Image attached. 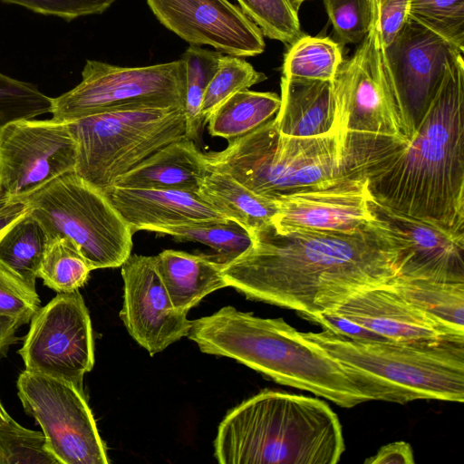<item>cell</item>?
Returning <instances> with one entry per match:
<instances>
[{
    "mask_svg": "<svg viewBox=\"0 0 464 464\" xmlns=\"http://www.w3.org/2000/svg\"><path fill=\"white\" fill-rule=\"evenodd\" d=\"M250 236L251 246L223 263L227 286L300 314L332 311L360 291L389 284L402 256L400 240L374 217L350 233H280L270 225Z\"/></svg>",
    "mask_w": 464,
    "mask_h": 464,
    "instance_id": "cell-1",
    "label": "cell"
},
{
    "mask_svg": "<svg viewBox=\"0 0 464 464\" xmlns=\"http://www.w3.org/2000/svg\"><path fill=\"white\" fill-rule=\"evenodd\" d=\"M345 170L365 179L379 204L464 238L463 54L449 64L411 140L356 136Z\"/></svg>",
    "mask_w": 464,
    "mask_h": 464,
    "instance_id": "cell-2",
    "label": "cell"
},
{
    "mask_svg": "<svg viewBox=\"0 0 464 464\" xmlns=\"http://www.w3.org/2000/svg\"><path fill=\"white\" fill-rule=\"evenodd\" d=\"M188 337L202 353L232 358L341 407L372 400L396 402L400 396L393 384L346 366L305 342L282 318H262L227 305L192 321Z\"/></svg>",
    "mask_w": 464,
    "mask_h": 464,
    "instance_id": "cell-3",
    "label": "cell"
},
{
    "mask_svg": "<svg viewBox=\"0 0 464 464\" xmlns=\"http://www.w3.org/2000/svg\"><path fill=\"white\" fill-rule=\"evenodd\" d=\"M214 449L221 464H335L345 445L325 401L264 390L227 412Z\"/></svg>",
    "mask_w": 464,
    "mask_h": 464,
    "instance_id": "cell-4",
    "label": "cell"
},
{
    "mask_svg": "<svg viewBox=\"0 0 464 464\" xmlns=\"http://www.w3.org/2000/svg\"><path fill=\"white\" fill-rule=\"evenodd\" d=\"M205 157L208 169L272 199L343 176L339 132L291 137L279 131L274 119Z\"/></svg>",
    "mask_w": 464,
    "mask_h": 464,
    "instance_id": "cell-5",
    "label": "cell"
},
{
    "mask_svg": "<svg viewBox=\"0 0 464 464\" xmlns=\"http://www.w3.org/2000/svg\"><path fill=\"white\" fill-rule=\"evenodd\" d=\"M298 334L339 362L389 382L416 400H464V339L358 341L326 330Z\"/></svg>",
    "mask_w": 464,
    "mask_h": 464,
    "instance_id": "cell-6",
    "label": "cell"
},
{
    "mask_svg": "<svg viewBox=\"0 0 464 464\" xmlns=\"http://www.w3.org/2000/svg\"><path fill=\"white\" fill-rule=\"evenodd\" d=\"M67 122L76 143L74 173L102 190L158 150L187 138L184 108L123 109Z\"/></svg>",
    "mask_w": 464,
    "mask_h": 464,
    "instance_id": "cell-7",
    "label": "cell"
},
{
    "mask_svg": "<svg viewBox=\"0 0 464 464\" xmlns=\"http://www.w3.org/2000/svg\"><path fill=\"white\" fill-rule=\"evenodd\" d=\"M23 200L49 241L71 238L92 270L119 267L130 255L134 232L104 191L74 172Z\"/></svg>",
    "mask_w": 464,
    "mask_h": 464,
    "instance_id": "cell-8",
    "label": "cell"
},
{
    "mask_svg": "<svg viewBox=\"0 0 464 464\" xmlns=\"http://www.w3.org/2000/svg\"><path fill=\"white\" fill-rule=\"evenodd\" d=\"M186 64L122 67L87 60L82 81L52 99L53 118L72 121L90 115L131 108H184Z\"/></svg>",
    "mask_w": 464,
    "mask_h": 464,
    "instance_id": "cell-9",
    "label": "cell"
},
{
    "mask_svg": "<svg viewBox=\"0 0 464 464\" xmlns=\"http://www.w3.org/2000/svg\"><path fill=\"white\" fill-rule=\"evenodd\" d=\"M332 88L337 132L411 140L384 47L373 23L353 55L341 63Z\"/></svg>",
    "mask_w": 464,
    "mask_h": 464,
    "instance_id": "cell-10",
    "label": "cell"
},
{
    "mask_svg": "<svg viewBox=\"0 0 464 464\" xmlns=\"http://www.w3.org/2000/svg\"><path fill=\"white\" fill-rule=\"evenodd\" d=\"M24 411L40 425L45 447L58 464H107L83 391L74 384L24 370L17 379Z\"/></svg>",
    "mask_w": 464,
    "mask_h": 464,
    "instance_id": "cell-11",
    "label": "cell"
},
{
    "mask_svg": "<svg viewBox=\"0 0 464 464\" xmlns=\"http://www.w3.org/2000/svg\"><path fill=\"white\" fill-rule=\"evenodd\" d=\"M25 370L69 382L82 390L94 364L89 311L80 292L58 293L40 307L18 351Z\"/></svg>",
    "mask_w": 464,
    "mask_h": 464,
    "instance_id": "cell-12",
    "label": "cell"
},
{
    "mask_svg": "<svg viewBox=\"0 0 464 464\" xmlns=\"http://www.w3.org/2000/svg\"><path fill=\"white\" fill-rule=\"evenodd\" d=\"M76 143L67 121L24 119L0 131V198L23 200L74 172Z\"/></svg>",
    "mask_w": 464,
    "mask_h": 464,
    "instance_id": "cell-13",
    "label": "cell"
},
{
    "mask_svg": "<svg viewBox=\"0 0 464 464\" xmlns=\"http://www.w3.org/2000/svg\"><path fill=\"white\" fill-rule=\"evenodd\" d=\"M384 53L411 140L440 87L449 64L463 53L409 18L394 41L384 48Z\"/></svg>",
    "mask_w": 464,
    "mask_h": 464,
    "instance_id": "cell-14",
    "label": "cell"
},
{
    "mask_svg": "<svg viewBox=\"0 0 464 464\" xmlns=\"http://www.w3.org/2000/svg\"><path fill=\"white\" fill-rule=\"evenodd\" d=\"M146 1L161 24L191 45H210L237 57L265 51L262 31L228 0Z\"/></svg>",
    "mask_w": 464,
    "mask_h": 464,
    "instance_id": "cell-15",
    "label": "cell"
},
{
    "mask_svg": "<svg viewBox=\"0 0 464 464\" xmlns=\"http://www.w3.org/2000/svg\"><path fill=\"white\" fill-rule=\"evenodd\" d=\"M121 266L124 286L120 317L130 336L151 356L188 336L192 321L188 312L173 306L155 256L130 255Z\"/></svg>",
    "mask_w": 464,
    "mask_h": 464,
    "instance_id": "cell-16",
    "label": "cell"
},
{
    "mask_svg": "<svg viewBox=\"0 0 464 464\" xmlns=\"http://www.w3.org/2000/svg\"><path fill=\"white\" fill-rule=\"evenodd\" d=\"M366 179L341 176L324 184L277 197L273 227L277 232L317 230L350 233L373 217Z\"/></svg>",
    "mask_w": 464,
    "mask_h": 464,
    "instance_id": "cell-17",
    "label": "cell"
},
{
    "mask_svg": "<svg viewBox=\"0 0 464 464\" xmlns=\"http://www.w3.org/2000/svg\"><path fill=\"white\" fill-rule=\"evenodd\" d=\"M372 217L402 245L398 277L464 283V238L368 199Z\"/></svg>",
    "mask_w": 464,
    "mask_h": 464,
    "instance_id": "cell-18",
    "label": "cell"
},
{
    "mask_svg": "<svg viewBox=\"0 0 464 464\" xmlns=\"http://www.w3.org/2000/svg\"><path fill=\"white\" fill-rule=\"evenodd\" d=\"M332 311L390 341L464 339V332L420 310L390 283L360 291Z\"/></svg>",
    "mask_w": 464,
    "mask_h": 464,
    "instance_id": "cell-19",
    "label": "cell"
},
{
    "mask_svg": "<svg viewBox=\"0 0 464 464\" xmlns=\"http://www.w3.org/2000/svg\"><path fill=\"white\" fill-rule=\"evenodd\" d=\"M103 191L134 233L227 219L194 192L115 185Z\"/></svg>",
    "mask_w": 464,
    "mask_h": 464,
    "instance_id": "cell-20",
    "label": "cell"
},
{
    "mask_svg": "<svg viewBox=\"0 0 464 464\" xmlns=\"http://www.w3.org/2000/svg\"><path fill=\"white\" fill-rule=\"evenodd\" d=\"M275 122L285 135L311 138L336 132L332 82L281 77Z\"/></svg>",
    "mask_w": 464,
    "mask_h": 464,
    "instance_id": "cell-21",
    "label": "cell"
},
{
    "mask_svg": "<svg viewBox=\"0 0 464 464\" xmlns=\"http://www.w3.org/2000/svg\"><path fill=\"white\" fill-rule=\"evenodd\" d=\"M208 170L205 154L194 140L185 138L158 150L119 177L113 185L198 193Z\"/></svg>",
    "mask_w": 464,
    "mask_h": 464,
    "instance_id": "cell-22",
    "label": "cell"
},
{
    "mask_svg": "<svg viewBox=\"0 0 464 464\" xmlns=\"http://www.w3.org/2000/svg\"><path fill=\"white\" fill-rule=\"evenodd\" d=\"M156 266L173 306L180 311L197 305L205 296L227 285L223 263L216 256L167 249L155 256Z\"/></svg>",
    "mask_w": 464,
    "mask_h": 464,
    "instance_id": "cell-23",
    "label": "cell"
},
{
    "mask_svg": "<svg viewBox=\"0 0 464 464\" xmlns=\"http://www.w3.org/2000/svg\"><path fill=\"white\" fill-rule=\"evenodd\" d=\"M198 194L226 218L245 227L250 235L272 225L277 213L276 199L257 195L229 174L213 169H208Z\"/></svg>",
    "mask_w": 464,
    "mask_h": 464,
    "instance_id": "cell-24",
    "label": "cell"
},
{
    "mask_svg": "<svg viewBox=\"0 0 464 464\" xmlns=\"http://www.w3.org/2000/svg\"><path fill=\"white\" fill-rule=\"evenodd\" d=\"M280 103V96L275 92H237L211 113L207 121L208 132L231 142L270 121Z\"/></svg>",
    "mask_w": 464,
    "mask_h": 464,
    "instance_id": "cell-25",
    "label": "cell"
},
{
    "mask_svg": "<svg viewBox=\"0 0 464 464\" xmlns=\"http://www.w3.org/2000/svg\"><path fill=\"white\" fill-rule=\"evenodd\" d=\"M49 239L30 209L0 237V265L33 289Z\"/></svg>",
    "mask_w": 464,
    "mask_h": 464,
    "instance_id": "cell-26",
    "label": "cell"
},
{
    "mask_svg": "<svg viewBox=\"0 0 464 464\" xmlns=\"http://www.w3.org/2000/svg\"><path fill=\"white\" fill-rule=\"evenodd\" d=\"M390 285L420 310L464 332V283L396 276Z\"/></svg>",
    "mask_w": 464,
    "mask_h": 464,
    "instance_id": "cell-27",
    "label": "cell"
},
{
    "mask_svg": "<svg viewBox=\"0 0 464 464\" xmlns=\"http://www.w3.org/2000/svg\"><path fill=\"white\" fill-rule=\"evenodd\" d=\"M343 60L339 43L329 37L303 34L285 53L282 76L332 82Z\"/></svg>",
    "mask_w": 464,
    "mask_h": 464,
    "instance_id": "cell-28",
    "label": "cell"
},
{
    "mask_svg": "<svg viewBox=\"0 0 464 464\" xmlns=\"http://www.w3.org/2000/svg\"><path fill=\"white\" fill-rule=\"evenodd\" d=\"M159 235H169L179 242H198L214 249L218 261L227 263L244 253L252 244L248 231L237 222L222 221L166 226L156 228Z\"/></svg>",
    "mask_w": 464,
    "mask_h": 464,
    "instance_id": "cell-29",
    "label": "cell"
},
{
    "mask_svg": "<svg viewBox=\"0 0 464 464\" xmlns=\"http://www.w3.org/2000/svg\"><path fill=\"white\" fill-rule=\"evenodd\" d=\"M92 270L78 246L61 237L49 241L38 277L57 293H72L85 285Z\"/></svg>",
    "mask_w": 464,
    "mask_h": 464,
    "instance_id": "cell-30",
    "label": "cell"
},
{
    "mask_svg": "<svg viewBox=\"0 0 464 464\" xmlns=\"http://www.w3.org/2000/svg\"><path fill=\"white\" fill-rule=\"evenodd\" d=\"M222 55L219 52L190 45L181 56L186 64V137L194 141L198 140L203 126L200 109L204 92L218 68Z\"/></svg>",
    "mask_w": 464,
    "mask_h": 464,
    "instance_id": "cell-31",
    "label": "cell"
},
{
    "mask_svg": "<svg viewBox=\"0 0 464 464\" xmlns=\"http://www.w3.org/2000/svg\"><path fill=\"white\" fill-rule=\"evenodd\" d=\"M266 79V76L242 57L222 55L218 68L208 82L202 100L200 117L207 124L211 113L237 92L246 90Z\"/></svg>",
    "mask_w": 464,
    "mask_h": 464,
    "instance_id": "cell-32",
    "label": "cell"
},
{
    "mask_svg": "<svg viewBox=\"0 0 464 464\" xmlns=\"http://www.w3.org/2000/svg\"><path fill=\"white\" fill-rule=\"evenodd\" d=\"M410 18L464 51V0H411Z\"/></svg>",
    "mask_w": 464,
    "mask_h": 464,
    "instance_id": "cell-33",
    "label": "cell"
},
{
    "mask_svg": "<svg viewBox=\"0 0 464 464\" xmlns=\"http://www.w3.org/2000/svg\"><path fill=\"white\" fill-rule=\"evenodd\" d=\"M240 9L262 31L264 36L291 44L304 34L290 0H237Z\"/></svg>",
    "mask_w": 464,
    "mask_h": 464,
    "instance_id": "cell-34",
    "label": "cell"
},
{
    "mask_svg": "<svg viewBox=\"0 0 464 464\" xmlns=\"http://www.w3.org/2000/svg\"><path fill=\"white\" fill-rule=\"evenodd\" d=\"M52 99L36 85L0 72V131L11 121L51 112Z\"/></svg>",
    "mask_w": 464,
    "mask_h": 464,
    "instance_id": "cell-35",
    "label": "cell"
},
{
    "mask_svg": "<svg viewBox=\"0 0 464 464\" xmlns=\"http://www.w3.org/2000/svg\"><path fill=\"white\" fill-rule=\"evenodd\" d=\"M0 464H58L45 447L43 432L12 418L0 425Z\"/></svg>",
    "mask_w": 464,
    "mask_h": 464,
    "instance_id": "cell-36",
    "label": "cell"
},
{
    "mask_svg": "<svg viewBox=\"0 0 464 464\" xmlns=\"http://www.w3.org/2000/svg\"><path fill=\"white\" fill-rule=\"evenodd\" d=\"M342 44H359L372 25V0H323Z\"/></svg>",
    "mask_w": 464,
    "mask_h": 464,
    "instance_id": "cell-37",
    "label": "cell"
},
{
    "mask_svg": "<svg viewBox=\"0 0 464 464\" xmlns=\"http://www.w3.org/2000/svg\"><path fill=\"white\" fill-rule=\"evenodd\" d=\"M40 308L36 289L0 265V316L28 324Z\"/></svg>",
    "mask_w": 464,
    "mask_h": 464,
    "instance_id": "cell-38",
    "label": "cell"
},
{
    "mask_svg": "<svg viewBox=\"0 0 464 464\" xmlns=\"http://www.w3.org/2000/svg\"><path fill=\"white\" fill-rule=\"evenodd\" d=\"M16 5L34 13L62 18L67 22L81 16L101 14L115 0H0Z\"/></svg>",
    "mask_w": 464,
    "mask_h": 464,
    "instance_id": "cell-39",
    "label": "cell"
},
{
    "mask_svg": "<svg viewBox=\"0 0 464 464\" xmlns=\"http://www.w3.org/2000/svg\"><path fill=\"white\" fill-rule=\"evenodd\" d=\"M411 0H372V23L384 48L389 46L410 18Z\"/></svg>",
    "mask_w": 464,
    "mask_h": 464,
    "instance_id": "cell-40",
    "label": "cell"
},
{
    "mask_svg": "<svg viewBox=\"0 0 464 464\" xmlns=\"http://www.w3.org/2000/svg\"><path fill=\"white\" fill-rule=\"evenodd\" d=\"M306 320L321 325L324 330L334 334L358 341H382V336L333 311L318 314H301Z\"/></svg>",
    "mask_w": 464,
    "mask_h": 464,
    "instance_id": "cell-41",
    "label": "cell"
},
{
    "mask_svg": "<svg viewBox=\"0 0 464 464\" xmlns=\"http://www.w3.org/2000/svg\"><path fill=\"white\" fill-rule=\"evenodd\" d=\"M414 462L411 445L402 440L382 446L375 455L364 460L367 464H412Z\"/></svg>",
    "mask_w": 464,
    "mask_h": 464,
    "instance_id": "cell-42",
    "label": "cell"
},
{
    "mask_svg": "<svg viewBox=\"0 0 464 464\" xmlns=\"http://www.w3.org/2000/svg\"><path fill=\"white\" fill-rule=\"evenodd\" d=\"M30 209L24 200L9 202L0 209V237L21 217Z\"/></svg>",
    "mask_w": 464,
    "mask_h": 464,
    "instance_id": "cell-43",
    "label": "cell"
},
{
    "mask_svg": "<svg viewBox=\"0 0 464 464\" xmlns=\"http://www.w3.org/2000/svg\"><path fill=\"white\" fill-rule=\"evenodd\" d=\"M22 324L8 317L0 316V357L17 341L16 331Z\"/></svg>",
    "mask_w": 464,
    "mask_h": 464,
    "instance_id": "cell-44",
    "label": "cell"
},
{
    "mask_svg": "<svg viewBox=\"0 0 464 464\" xmlns=\"http://www.w3.org/2000/svg\"><path fill=\"white\" fill-rule=\"evenodd\" d=\"M11 419L10 415L5 410L1 401H0V425L5 423Z\"/></svg>",
    "mask_w": 464,
    "mask_h": 464,
    "instance_id": "cell-45",
    "label": "cell"
},
{
    "mask_svg": "<svg viewBox=\"0 0 464 464\" xmlns=\"http://www.w3.org/2000/svg\"><path fill=\"white\" fill-rule=\"evenodd\" d=\"M307 0H290V2L292 3L293 6L296 9V10H299L300 6L302 5V4L304 2H305Z\"/></svg>",
    "mask_w": 464,
    "mask_h": 464,
    "instance_id": "cell-46",
    "label": "cell"
},
{
    "mask_svg": "<svg viewBox=\"0 0 464 464\" xmlns=\"http://www.w3.org/2000/svg\"><path fill=\"white\" fill-rule=\"evenodd\" d=\"M9 202H6L3 199L0 198V209H2L3 208H5Z\"/></svg>",
    "mask_w": 464,
    "mask_h": 464,
    "instance_id": "cell-47",
    "label": "cell"
}]
</instances>
